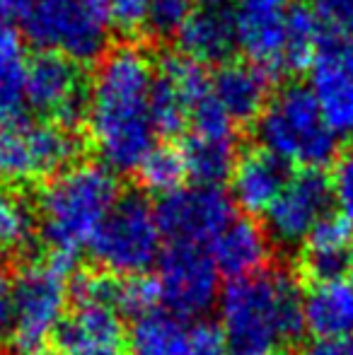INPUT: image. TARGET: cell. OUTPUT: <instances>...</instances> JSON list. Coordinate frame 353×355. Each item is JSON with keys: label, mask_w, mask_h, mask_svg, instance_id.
Wrapping results in <instances>:
<instances>
[{"label": "cell", "mask_w": 353, "mask_h": 355, "mask_svg": "<svg viewBox=\"0 0 353 355\" xmlns=\"http://www.w3.org/2000/svg\"><path fill=\"white\" fill-rule=\"evenodd\" d=\"M136 172L148 191L162 193V196L182 189V182L187 177L182 153L175 148H157V145L150 150V155L143 159Z\"/></svg>", "instance_id": "cell-28"}, {"label": "cell", "mask_w": 353, "mask_h": 355, "mask_svg": "<svg viewBox=\"0 0 353 355\" xmlns=\"http://www.w3.org/2000/svg\"><path fill=\"white\" fill-rule=\"evenodd\" d=\"M288 164L266 153L264 148L240 155L232 169V203L245 213L259 215L271 208L288 182Z\"/></svg>", "instance_id": "cell-17"}, {"label": "cell", "mask_w": 353, "mask_h": 355, "mask_svg": "<svg viewBox=\"0 0 353 355\" xmlns=\"http://www.w3.org/2000/svg\"><path fill=\"white\" fill-rule=\"evenodd\" d=\"M302 322L315 338H344L353 334V278L317 281L302 293Z\"/></svg>", "instance_id": "cell-19"}, {"label": "cell", "mask_w": 353, "mask_h": 355, "mask_svg": "<svg viewBox=\"0 0 353 355\" xmlns=\"http://www.w3.org/2000/svg\"><path fill=\"white\" fill-rule=\"evenodd\" d=\"M307 8L332 37L353 39V0H310Z\"/></svg>", "instance_id": "cell-30"}, {"label": "cell", "mask_w": 353, "mask_h": 355, "mask_svg": "<svg viewBox=\"0 0 353 355\" xmlns=\"http://www.w3.org/2000/svg\"><path fill=\"white\" fill-rule=\"evenodd\" d=\"M349 268L353 271V247H351V261H349Z\"/></svg>", "instance_id": "cell-39"}, {"label": "cell", "mask_w": 353, "mask_h": 355, "mask_svg": "<svg viewBox=\"0 0 353 355\" xmlns=\"http://www.w3.org/2000/svg\"><path fill=\"white\" fill-rule=\"evenodd\" d=\"M32 355H56V353H49V351H39V353H32Z\"/></svg>", "instance_id": "cell-38"}, {"label": "cell", "mask_w": 353, "mask_h": 355, "mask_svg": "<svg viewBox=\"0 0 353 355\" xmlns=\"http://www.w3.org/2000/svg\"><path fill=\"white\" fill-rule=\"evenodd\" d=\"M351 42H353V39H351Z\"/></svg>", "instance_id": "cell-40"}, {"label": "cell", "mask_w": 353, "mask_h": 355, "mask_svg": "<svg viewBox=\"0 0 353 355\" xmlns=\"http://www.w3.org/2000/svg\"><path fill=\"white\" fill-rule=\"evenodd\" d=\"M12 331V276L0 266V343Z\"/></svg>", "instance_id": "cell-33"}, {"label": "cell", "mask_w": 353, "mask_h": 355, "mask_svg": "<svg viewBox=\"0 0 353 355\" xmlns=\"http://www.w3.org/2000/svg\"><path fill=\"white\" fill-rule=\"evenodd\" d=\"M218 273L230 281L264 271L271 257V242L264 227L250 218H235L211 244H208Z\"/></svg>", "instance_id": "cell-16"}, {"label": "cell", "mask_w": 353, "mask_h": 355, "mask_svg": "<svg viewBox=\"0 0 353 355\" xmlns=\"http://www.w3.org/2000/svg\"><path fill=\"white\" fill-rule=\"evenodd\" d=\"M89 85L76 63L53 53H39L29 61L27 104L51 123L71 131L87 119Z\"/></svg>", "instance_id": "cell-11"}, {"label": "cell", "mask_w": 353, "mask_h": 355, "mask_svg": "<svg viewBox=\"0 0 353 355\" xmlns=\"http://www.w3.org/2000/svg\"><path fill=\"white\" fill-rule=\"evenodd\" d=\"M191 12V0H148L143 24L153 37H175Z\"/></svg>", "instance_id": "cell-29"}, {"label": "cell", "mask_w": 353, "mask_h": 355, "mask_svg": "<svg viewBox=\"0 0 353 355\" xmlns=\"http://www.w3.org/2000/svg\"><path fill=\"white\" fill-rule=\"evenodd\" d=\"M291 0H237L232 10L237 46L266 75L283 73V42Z\"/></svg>", "instance_id": "cell-15"}, {"label": "cell", "mask_w": 353, "mask_h": 355, "mask_svg": "<svg viewBox=\"0 0 353 355\" xmlns=\"http://www.w3.org/2000/svg\"><path fill=\"white\" fill-rule=\"evenodd\" d=\"M332 189V203L344 220L353 225V153L336 159L334 172L329 179Z\"/></svg>", "instance_id": "cell-31"}, {"label": "cell", "mask_w": 353, "mask_h": 355, "mask_svg": "<svg viewBox=\"0 0 353 355\" xmlns=\"http://www.w3.org/2000/svg\"><path fill=\"white\" fill-rule=\"evenodd\" d=\"M162 242L165 237L150 201L141 193H126L94 232L87 249L104 273L136 278L157 263Z\"/></svg>", "instance_id": "cell-6"}, {"label": "cell", "mask_w": 353, "mask_h": 355, "mask_svg": "<svg viewBox=\"0 0 353 355\" xmlns=\"http://www.w3.org/2000/svg\"><path fill=\"white\" fill-rule=\"evenodd\" d=\"M78 157V138L56 123L17 121L0 126V182L29 184L53 179Z\"/></svg>", "instance_id": "cell-8"}, {"label": "cell", "mask_w": 353, "mask_h": 355, "mask_svg": "<svg viewBox=\"0 0 353 355\" xmlns=\"http://www.w3.org/2000/svg\"><path fill=\"white\" fill-rule=\"evenodd\" d=\"M257 136L266 153L302 169L325 167L339 150V136L305 85H286L268 99L257 119Z\"/></svg>", "instance_id": "cell-4"}, {"label": "cell", "mask_w": 353, "mask_h": 355, "mask_svg": "<svg viewBox=\"0 0 353 355\" xmlns=\"http://www.w3.org/2000/svg\"><path fill=\"white\" fill-rule=\"evenodd\" d=\"M24 37L42 53L92 63L109 46V22L97 0H34L22 19Z\"/></svg>", "instance_id": "cell-5"}, {"label": "cell", "mask_w": 353, "mask_h": 355, "mask_svg": "<svg viewBox=\"0 0 353 355\" xmlns=\"http://www.w3.org/2000/svg\"><path fill=\"white\" fill-rule=\"evenodd\" d=\"M27 49L15 29L0 32V126L27 119Z\"/></svg>", "instance_id": "cell-23"}, {"label": "cell", "mask_w": 353, "mask_h": 355, "mask_svg": "<svg viewBox=\"0 0 353 355\" xmlns=\"http://www.w3.org/2000/svg\"><path fill=\"white\" fill-rule=\"evenodd\" d=\"M305 355H353V334L344 338H312Z\"/></svg>", "instance_id": "cell-34"}, {"label": "cell", "mask_w": 353, "mask_h": 355, "mask_svg": "<svg viewBox=\"0 0 353 355\" xmlns=\"http://www.w3.org/2000/svg\"><path fill=\"white\" fill-rule=\"evenodd\" d=\"M78 355H126L121 348H97V351H85V353H78Z\"/></svg>", "instance_id": "cell-36"}, {"label": "cell", "mask_w": 353, "mask_h": 355, "mask_svg": "<svg viewBox=\"0 0 353 355\" xmlns=\"http://www.w3.org/2000/svg\"><path fill=\"white\" fill-rule=\"evenodd\" d=\"M32 3L34 0H0V32L12 29L15 22H22Z\"/></svg>", "instance_id": "cell-35"}, {"label": "cell", "mask_w": 353, "mask_h": 355, "mask_svg": "<svg viewBox=\"0 0 353 355\" xmlns=\"http://www.w3.org/2000/svg\"><path fill=\"white\" fill-rule=\"evenodd\" d=\"M310 92L336 136L353 133V42L325 39L310 66Z\"/></svg>", "instance_id": "cell-14"}, {"label": "cell", "mask_w": 353, "mask_h": 355, "mask_svg": "<svg viewBox=\"0 0 353 355\" xmlns=\"http://www.w3.org/2000/svg\"><path fill=\"white\" fill-rule=\"evenodd\" d=\"M37 230V213L22 193L0 187V254H17L27 249Z\"/></svg>", "instance_id": "cell-27"}, {"label": "cell", "mask_w": 353, "mask_h": 355, "mask_svg": "<svg viewBox=\"0 0 353 355\" xmlns=\"http://www.w3.org/2000/svg\"><path fill=\"white\" fill-rule=\"evenodd\" d=\"M191 322L170 312H153L133 319L128 331V353L131 355H187Z\"/></svg>", "instance_id": "cell-25"}, {"label": "cell", "mask_w": 353, "mask_h": 355, "mask_svg": "<svg viewBox=\"0 0 353 355\" xmlns=\"http://www.w3.org/2000/svg\"><path fill=\"white\" fill-rule=\"evenodd\" d=\"M198 3H203V8H221L225 0H198Z\"/></svg>", "instance_id": "cell-37"}, {"label": "cell", "mask_w": 353, "mask_h": 355, "mask_svg": "<svg viewBox=\"0 0 353 355\" xmlns=\"http://www.w3.org/2000/svg\"><path fill=\"white\" fill-rule=\"evenodd\" d=\"M213 97L235 123L259 119L268 102V75L252 63L227 61L211 80Z\"/></svg>", "instance_id": "cell-21"}, {"label": "cell", "mask_w": 353, "mask_h": 355, "mask_svg": "<svg viewBox=\"0 0 353 355\" xmlns=\"http://www.w3.org/2000/svg\"><path fill=\"white\" fill-rule=\"evenodd\" d=\"M218 322L232 355H276L305 331L302 290L281 268L237 278L221 290Z\"/></svg>", "instance_id": "cell-2"}, {"label": "cell", "mask_w": 353, "mask_h": 355, "mask_svg": "<svg viewBox=\"0 0 353 355\" xmlns=\"http://www.w3.org/2000/svg\"><path fill=\"white\" fill-rule=\"evenodd\" d=\"M157 302L165 312L191 322L208 314L221 297V273L208 249L170 244L155 263Z\"/></svg>", "instance_id": "cell-9"}, {"label": "cell", "mask_w": 353, "mask_h": 355, "mask_svg": "<svg viewBox=\"0 0 353 355\" xmlns=\"http://www.w3.org/2000/svg\"><path fill=\"white\" fill-rule=\"evenodd\" d=\"M329 179L320 169H300L288 177L283 191L264 213L266 234L283 247H298L329 215Z\"/></svg>", "instance_id": "cell-12"}, {"label": "cell", "mask_w": 353, "mask_h": 355, "mask_svg": "<svg viewBox=\"0 0 353 355\" xmlns=\"http://www.w3.org/2000/svg\"><path fill=\"white\" fill-rule=\"evenodd\" d=\"M153 80L155 68L138 46L109 51L94 73L85 121L94 153L112 172H136L155 148Z\"/></svg>", "instance_id": "cell-1"}, {"label": "cell", "mask_w": 353, "mask_h": 355, "mask_svg": "<svg viewBox=\"0 0 353 355\" xmlns=\"http://www.w3.org/2000/svg\"><path fill=\"white\" fill-rule=\"evenodd\" d=\"M73 261L49 257L27 263L12 278V331L10 338L24 353H39L56 338L68 314V273Z\"/></svg>", "instance_id": "cell-7"}, {"label": "cell", "mask_w": 353, "mask_h": 355, "mask_svg": "<svg viewBox=\"0 0 353 355\" xmlns=\"http://www.w3.org/2000/svg\"><path fill=\"white\" fill-rule=\"evenodd\" d=\"M179 153L187 177H191L198 187H221L225 179L232 177V169L237 164L235 138L189 133Z\"/></svg>", "instance_id": "cell-24"}, {"label": "cell", "mask_w": 353, "mask_h": 355, "mask_svg": "<svg viewBox=\"0 0 353 355\" xmlns=\"http://www.w3.org/2000/svg\"><path fill=\"white\" fill-rule=\"evenodd\" d=\"M56 341L68 355L97 351V348H121V314L109 304L94 302V300H76L58 329Z\"/></svg>", "instance_id": "cell-18"}, {"label": "cell", "mask_w": 353, "mask_h": 355, "mask_svg": "<svg viewBox=\"0 0 353 355\" xmlns=\"http://www.w3.org/2000/svg\"><path fill=\"white\" fill-rule=\"evenodd\" d=\"M300 247V266L312 278V283L341 278L349 271L353 225L341 215H327Z\"/></svg>", "instance_id": "cell-22"}, {"label": "cell", "mask_w": 353, "mask_h": 355, "mask_svg": "<svg viewBox=\"0 0 353 355\" xmlns=\"http://www.w3.org/2000/svg\"><path fill=\"white\" fill-rule=\"evenodd\" d=\"M211 92L203 66L184 56H167L155 68L150 94L153 128L160 136H177L189 126V114L193 104Z\"/></svg>", "instance_id": "cell-13"}, {"label": "cell", "mask_w": 353, "mask_h": 355, "mask_svg": "<svg viewBox=\"0 0 353 355\" xmlns=\"http://www.w3.org/2000/svg\"><path fill=\"white\" fill-rule=\"evenodd\" d=\"M157 225L170 244L208 247L235 220V203L221 187H182L155 206Z\"/></svg>", "instance_id": "cell-10"}, {"label": "cell", "mask_w": 353, "mask_h": 355, "mask_svg": "<svg viewBox=\"0 0 353 355\" xmlns=\"http://www.w3.org/2000/svg\"><path fill=\"white\" fill-rule=\"evenodd\" d=\"M107 12L109 22L121 29H136L146 19L148 0H97Z\"/></svg>", "instance_id": "cell-32"}, {"label": "cell", "mask_w": 353, "mask_h": 355, "mask_svg": "<svg viewBox=\"0 0 353 355\" xmlns=\"http://www.w3.org/2000/svg\"><path fill=\"white\" fill-rule=\"evenodd\" d=\"M325 39V29L312 10L302 3H293L288 12L286 42H283V73L307 71L320 53Z\"/></svg>", "instance_id": "cell-26"}, {"label": "cell", "mask_w": 353, "mask_h": 355, "mask_svg": "<svg viewBox=\"0 0 353 355\" xmlns=\"http://www.w3.org/2000/svg\"><path fill=\"white\" fill-rule=\"evenodd\" d=\"M182 56L198 66H223L237 49L232 15L221 8L193 10L177 32Z\"/></svg>", "instance_id": "cell-20"}, {"label": "cell", "mask_w": 353, "mask_h": 355, "mask_svg": "<svg viewBox=\"0 0 353 355\" xmlns=\"http://www.w3.org/2000/svg\"><path fill=\"white\" fill-rule=\"evenodd\" d=\"M121 198L117 174L97 162L63 169L39 193V232L53 259L76 261Z\"/></svg>", "instance_id": "cell-3"}]
</instances>
